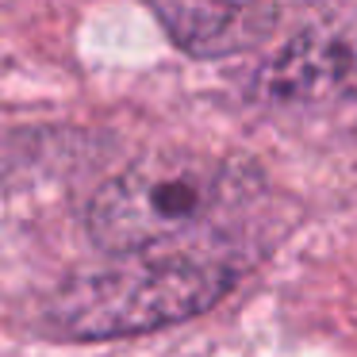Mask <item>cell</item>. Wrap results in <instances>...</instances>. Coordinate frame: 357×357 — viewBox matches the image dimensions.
Here are the masks:
<instances>
[{
	"instance_id": "277c9868",
	"label": "cell",
	"mask_w": 357,
	"mask_h": 357,
	"mask_svg": "<svg viewBox=\"0 0 357 357\" xmlns=\"http://www.w3.org/2000/svg\"><path fill=\"white\" fill-rule=\"evenodd\" d=\"M162 27L192 58H234L261 47L280 20L277 0H154Z\"/></svg>"
},
{
	"instance_id": "3957f363",
	"label": "cell",
	"mask_w": 357,
	"mask_h": 357,
	"mask_svg": "<svg viewBox=\"0 0 357 357\" xmlns=\"http://www.w3.org/2000/svg\"><path fill=\"white\" fill-rule=\"evenodd\" d=\"M254 96L280 108L357 100V27L300 31L254 73Z\"/></svg>"
},
{
	"instance_id": "6da1fadb",
	"label": "cell",
	"mask_w": 357,
	"mask_h": 357,
	"mask_svg": "<svg viewBox=\"0 0 357 357\" xmlns=\"http://www.w3.org/2000/svg\"><path fill=\"white\" fill-rule=\"evenodd\" d=\"M238 284V265L211 250H146L73 273L47 300V326L66 342L150 334L211 311Z\"/></svg>"
},
{
	"instance_id": "7a4b0ae2",
	"label": "cell",
	"mask_w": 357,
	"mask_h": 357,
	"mask_svg": "<svg viewBox=\"0 0 357 357\" xmlns=\"http://www.w3.org/2000/svg\"><path fill=\"white\" fill-rule=\"evenodd\" d=\"M257 192L261 173L234 158L196 150L146 154L96 185L85 204V231L112 257L165 250Z\"/></svg>"
}]
</instances>
